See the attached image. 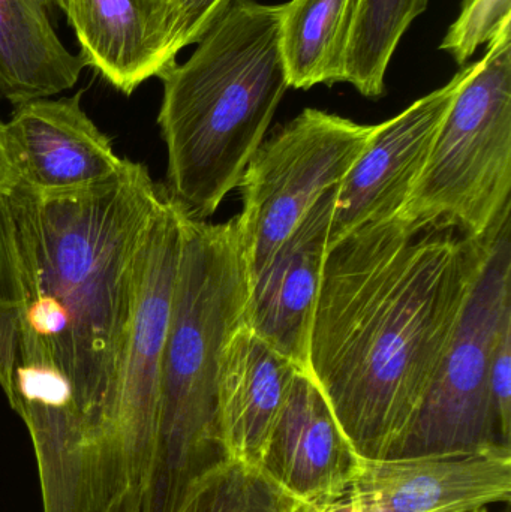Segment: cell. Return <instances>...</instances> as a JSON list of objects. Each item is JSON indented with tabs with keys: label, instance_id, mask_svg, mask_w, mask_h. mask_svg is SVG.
I'll return each instance as SVG.
<instances>
[{
	"label": "cell",
	"instance_id": "6da1fadb",
	"mask_svg": "<svg viewBox=\"0 0 511 512\" xmlns=\"http://www.w3.org/2000/svg\"><path fill=\"white\" fill-rule=\"evenodd\" d=\"M164 197L146 165L126 161L92 188L18 185L0 200V387L41 456L126 459L120 370Z\"/></svg>",
	"mask_w": 511,
	"mask_h": 512
},
{
	"label": "cell",
	"instance_id": "7a4b0ae2",
	"mask_svg": "<svg viewBox=\"0 0 511 512\" xmlns=\"http://www.w3.org/2000/svg\"><path fill=\"white\" fill-rule=\"evenodd\" d=\"M501 224L476 239L395 218L327 249L308 373L362 459H386L410 429Z\"/></svg>",
	"mask_w": 511,
	"mask_h": 512
},
{
	"label": "cell",
	"instance_id": "3957f363",
	"mask_svg": "<svg viewBox=\"0 0 511 512\" xmlns=\"http://www.w3.org/2000/svg\"><path fill=\"white\" fill-rule=\"evenodd\" d=\"M281 5L230 0L186 62L159 80L167 194L206 221L239 186L287 90Z\"/></svg>",
	"mask_w": 511,
	"mask_h": 512
},
{
	"label": "cell",
	"instance_id": "277c9868",
	"mask_svg": "<svg viewBox=\"0 0 511 512\" xmlns=\"http://www.w3.org/2000/svg\"><path fill=\"white\" fill-rule=\"evenodd\" d=\"M249 295L251 273L236 218L210 224L186 215L141 512H176L191 487L228 460L219 367L231 336L246 324Z\"/></svg>",
	"mask_w": 511,
	"mask_h": 512
},
{
	"label": "cell",
	"instance_id": "5b68a950",
	"mask_svg": "<svg viewBox=\"0 0 511 512\" xmlns=\"http://www.w3.org/2000/svg\"><path fill=\"white\" fill-rule=\"evenodd\" d=\"M511 26L467 66L398 219L488 237L511 209Z\"/></svg>",
	"mask_w": 511,
	"mask_h": 512
},
{
	"label": "cell",
	"instance_id": "8992f818",
	"mask_svg": "<svg viewBox=\"0 0 511 512\" xmlns=\"http://www.w3.org/2000/svg\"><path fill=\"white\" fill-rule=\"evenodd\" d=\"M510 234L509 218L492 239L482 273L416 418L389 457L473 453L501 444L489 373L501 325L511 315Z\"/></svg>",
	"mask_w": 511,
	"mask_h": 512
},
{
	"label": "cell",
	"instance_id": "52a82bcc",
	"mask_svg": "<svg viewBox=\"0 0 511 512\" xmlns=\"http://www.w3.org/2000/svg\"><path fill=\"white\" fill-rule=\"evenodd\" d=\"M375 128L306 108L261 143L237 186L236 224L251 282L308 210L345 179Z\"/></svg>",
	"mask_w": 511,
	"mask_h": 512
},
{
	"label": "cell",
	"instance_id": "ba28073f",
	"mask_svg": "<svg viewBox=\"0 0 511 512\" xmlns=\"http://www.w3.org/2000/svg\"><path fill=\"white\" fill-rule=\"evenodd\" d=\"M185 221V210L165 191L141 252L137 300L120 370V433L140 508L155 444L162 352Z\"/></svg>",
	"mask_w": 511,
	"mask_h": 512
},
{
	"label": "cell",
	"instance_id": "9c48e42d",
	"mask_svg": "<svg viewBox=\"0 0 511 512\" xmlns=\"http://www.w3.org/2000/svg\"><path fill=\"white\" fill-rule=\"evenodd\" d=\"M465 74L467 66L446 86L377 125L368 146L339 183L327 249L366 225L398 218Z\"/></svg>",
	"mask_w": 511,
	"mask_h": 512
},
{
	"label": "cell",
	"instance_id": "30bf717a",
	"mask_svg": "<svg viewBox=\"0 0 511 512\" xmlns=\"http://www.w3.org/2000/svg\"><path fill=\"white\" fill-rule=\"evenodd\" d=\"M357 512H468L511 499V447L362 459L345 493Z\"/></svg>",
	"mask_w": 511,
	"mask_h": 512
},
{
	"label": "cell",
	"instance_id": "8fae6325",
	"mask_svg": "<svg viewBox=\"0 0 511 512\" xmlns=\"http://www.w3.org/2000/svg\"><path fill=\"white\" fill-rule=\"evenodd\" d=\"M362 457L339 426L323 391L308 372H299L270 430L258 469L315 510L350 489Z\"/></svg>",
	"mask_w": 511,
	"mask_h": 512
},
{
	"label": "cell",
	"instance_id": "7c38bea8",
	"mask_svg": "<svg viewBox=\"0 0 511 512\" xmlns=\"http://www.w3.org/2000/svg\"><path fill=\"white\" fill-rule=\"evenodd\" d=\"M83 92L14 105L6 123L20 185L41 194L81 191L107 182L128 159L81 107Z\"/></svg>",
	"mask_w": 511,
	"mask_h": 512
},
{
	"label": "cell",
	"instance_id": "4fadbf2b",
	"mask_svg": "<svg viewBox=\"0 0 511 512\" xmlns=\"http://www.w3.org/2000/svg\"><path fill=\"white\" fill-rule=\"evenodd\" d=\"M338 189L308 210L251 282L246 325L303 372Z\"/></svg>",
	"mask_w": 511,
	"mask_h": 512
},
{
	"label": "cell",
	"instance_id": "5bb4252c",
	"mask_svg": "<svg viewBox=\"0 0 511 512\" xmlns=\"http://www.w3.org/2000/svg\"><path fill=\"white\" fill-rule=\"evenodd\" d=\"M80 44L87 66L114 89L132 95L168 71L170 0H54Z\"/></svg>",
	"mask_w": 511,
	"mask_h": 512
},
{
	"label": "cell",
	"instance_id": "9a60e30c",
	"mask_svg": "<svg viewBox=\"0 0 511 512\" xmlns=\"http://www.w3.org/2000/svg\"><path fill=\"white\" fill-rule=\"evenodd\" d=\"M299 372L303 370L248 325L231 336L218 376L219 420L228 459L258 468L270 430Z\"/></svg>",
	"mask_w": 511,
	"mask_h": 512
},
{
	"label": "cell",
	"instance_id": "2e32d148",
	"mask_svg": "<svg viewBox=\"0 0 511 512\" xmlns=\"http://www.w3.org/2000/svg\"><path fill=\"white\" fill-rule=\"evenodd\" d=\"M87 66L36 0H0V99L23 104L72 89Z\"/></svg>",
	"mask_w": 511,
	"mask_h": 512
},
{
	"label": "cell",
	"instance_id": "e0dca14e",
	"mask_svg": "<svg viewBox=\"0 0 511 512\" xmlns=\"http://www.w3.org/2000/svg\"><path fill=\"white\" fill-rule=\"evenodd\" d=\"M359 0H291L281 5V51L288 84L344 83Z\"/></svg>",
	"mask_w": 511,
	"mask_h": 512
},
{
	"label": "cell",
	"instance_id": "ac0fdd59",
	"mask_svg": "<svg viewBox=\"0 0 511 512\" xmlns=\"http://www.w3.org/2000/svg\"><path fill=\"white\" fill-rule=\"evenodd\" d=\"M429 0H359L348 45L344 83L366 98L386 93L390 60L414 20Z\"/></svg>",
	"mask_w": 511,
	"mask_h": 512
},
{
	"label": "cell",
	"instance_id": "d6986e66",
	"mask_svg": "<svg viewBox=\"0 0 511 512\" xmlns=\"http://www.w3.org/2000/svg\"><path fill=\"white\" fill-rule=\"evenodd\" d=\"M176 512H318L255 466L228 459L189 490Z\"/></svg>",
	"mask_w": 511,
	"mask_h": 512
},
{
	"label": "cell",
	"instance_id": "ffe728a7",
	"mask_svg": "<svg viewBox=\"0 0 511 512\" xmlns=\"http://www.w3.org/2000/svg\"><path fill=\"white\" fill-rule=\"evenodd\" d=\"M511 26V0H464L440 48L465 66L473 54Z\"/></svg>",
	"mask_w": 511,
	"mask_h": 512
},
{
	"label": "cell",
	"instance_id": "44dd1931",
	"mask_svg": "<svg viewBox=\"0 0 511 512\" xmlns=\"http://www.w3.org/2000/svg\"><path fill=\"white\" fill-rule=\"evenodd\" d=\"M228 2L230 0H170L165 44L168 68L177 63L183 48L200 41Z\"/></svg>",
	"mask_w": 511,
	"mask_h": 512
},
{
	"label": "cell",
	"instance_id": "7402d4cb",
	"mask_svg": "<svg viewBox=\"0 0 511 512\" xmlns=\"http://www.w3.org/2000/svg\"><path fill=\"white\" fill-rule=\"evenodd\" d=\"M489 385L498 436L501 444L511 447V315L504 319L492 352Z\"/></svg>",
	"mask_w": 511,
	"mask_h": 512
},
{
	"label": "cell",
	"instance_id": "603a6c76",
	"mask_svg": "<svg viewBox=\"0 0 511 512\" xmlns=\"http://www.w3.org/2000/svg\"><path fill=\"white\" fill-rule=\"evenodd\" d=\"M18 185H20V176L9 147L6 123L0 120V200L8 197Z\"/></svg>",
	"mask_w": 511,
	"mask_h": 512
},
{
	"label": "cell",
	"instance_id": "cb8c5ba5",
	"mask_svg": "<svg viewBox=\"0 0 511 512\" xmlns=\"http://www.w3.org/2000/svg\"><path fill=\"white\" fill-rule=\"evenodd\" d=\"M36 2L39 3V5L42 6V8L51 9L54 6V0H36Z\"/></svg>",
	"mask_w": 511,
	"mask_h": 512
},
{
	"label": "cell",
	"instance_id": "d4e9b609",
	"mask_svg": "<svg viewBox=\"0 0 511 512\" xmlns=\"http://www.w3.org/2000/svg\"><path fill=\"white\" fill-rule=\"evenodd\" d=\"M468 512H488V510H486V508H479V510L468 511Z\"/></svg>",
	"mask_w": 511,
	"mask_h": 512
},
{
	"label": "cell",
	"instance_id": "484cf974",
	"mask_svg": "<svg viewBox=\"0 0 511 512\" xmlns=\"http://www.w3.org/2000/svg\"><path fill=\"white\" fill-rule=\"evenodd\" d=\"M119 512H135V511L129 510V508H122V510H120Z\"/></svg>",
	"mask_w": 511,
	"mask_h": 512
}]
</instances>
